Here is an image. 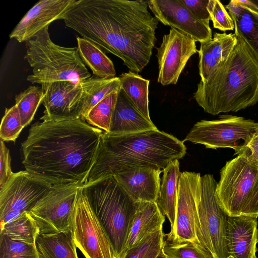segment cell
<instances>
[{"mask_svg": "<svg viewBox=\"0 0 258 258\" xmlns=\"http://www.w3.org/2000/svg\"><path fill=\"white\" fill-rule=\"evenodd\" d=\"M36 245L40 258H78L72 229L54 233H39Z\"/></svg>", "mask_w": 258, "mask_h": 258, "instance_id": "26", "label": "cell"}, {"mask_svg": "<svg viewBox=\"0 0 258 258\" xmlns=\"http://www.w3.org/2000/svg\"><path fill=\"white\" fill-rule=\"evenodd\" d=\"M234 155H242L258 169V121L255 122L252 134L242 144L240 150Z\"/></svg>", "mask_w": 258, "mask_h": 258, "instance_id": "37", "label": "cell"}, {"mask_svg": "<svg viewBox=\"0 0 258 258\" xmlns=\"http://www.w3.org/2000/svg\"><path fill=\"white\" fill-rule=\"evenodd\" d=\"M156 258H169L164 252L163 249Z\"/></svg>", "mask_w": 258, "mask_h": 258, "instance_id": "42", "label": "cell"}, {"mask_svg": "<svg viewBox=\"0 0 258 258\" xmlns=\"http://www.w3.org/2000/svg\"><path fill=\"white\" fill-rule=\"evenodd\" d=\"M237 42L234 34L216 32L212 39L200 43L198 52L201 81H207L213 72L225 63Z\"/></svg>", "mask_w": 258, "mask_h": 258, "instance_id": "20", "label": "cell"}, {"mask_svg": "<svg viewBox=\"0 0 258 258\" xmlns=\"http://www.w3.org/2000/svg\"><path fill=\"white\" fill-rule=\"evenodd\" d=\"M186 153L182 141L158 130L122 135L103 132L85 184L113 175L131 166L163 169L170 162L182 159Z\"/></svg>", "mask_w": 258, "mask_h": 258, "instance_id": "3", "label": "cell"}, {"mask_svg": "<svg viewBox=\"0 0 258 258\" xmlns=\"http://www.w3.org/2000/svg\"><path fill=\"white\" fill-rule=\"evenodd\" d=\"M217 184L212 175L201 176V191L197 203L199 240L214 258H227L226 231L228 216L219 203Z\"/></svg>", "mask_w": 258, "mask_h": 258, "instance_id": "7", "label": "cell"}, {"mask_svg": "<svg viewBox=\"0 0 258 258\" xmlns=\"http://www.w3.org/2000/svg\"><path fill=\"white\" fill-rule=\"evenodd\" d=\"M192 15L205 24L209 25L210 16L207 9L209 0H179Z\"/></svg>", "mask_w": 258, "mask_h": 258, "instance_id": "38", "label": "cell"}, {"mask_svg": "<svg viewBox=\"0 0 258 258\" xmlns=\"http://www.w3.org/2000/svg\"><path fill=\"white\" fill-rule=\"evenodd\" d=\"M82 186L79 190L73 216L75 244L86 258H116L105 232L83 192Z\"/></svg>", "mask_w": 258, "mask_h": 258, "instance_id": "13", "label": "cell"}, {"mask_svg": "<svg viewBox=\"0 0 258 258\" xmlns=\"http://www.w3.org/2000/svg\"><path fill=\"white\" fill-rule=\"evenodd\" d=\"M241 215L257 218L258 217V176Z\"/></svg>", "mask_w": 258, "mask_h": 258, "instance_id": "40", "label": "cell"}, {"mask_svg": "<svg viewBox=\"0 0 258 258\" xmlns=\"http://www.w3.org/2000/svg\"><path fill=\"white\" fill-rule=\"evenodd\" d=\"M165 236L160 229L125 249L118 258H156L163 249Z\"/></svg>", "mask_w": 258, "mask_h": 258, "instance_id": "32", "label": "cell"}, {"mask_svg": "<svg viewBox=\"0 0 258 258\" xmlns=\"http://www.w3.org/2000/svg\"><path fill=\"white\" fill-rule=\"evenodd\" d=\"M233 20L234 34L250 48L258 59V12L231 0L225 7Z\"/></svg>", "mask_w": 258, "mask_h": 258, "instance_id": "23", "label": "cell"}, {"mask_svg": "<svg viewBox=\"0 0 258 258\" xmlns=\"http://www.w3.org/2000/svg\"><path fill=\"white\" fill-rule=\"evenodd\" d=\"M158 130L152 120L144 116L121 89L112 115L109 131L122 135Z\"/></svg>", "mask_w": 258, "mask_h": 258, "instance_id": "21", "label": "cell"}, {"mask_svg": "<svg viewBox=\"0 0 258 258\" xmlns=\"http://www.w3.org/2000/svg\"><path fill=\"white\" fill-rule=\"evenodd\" d=\"M257 217L240 215L228 216L226 231L228 256L257 258Z\"/></svg>", "mask_w": 258, "mask_h": 258, "instance_id": "19", "label": "cell"}, {"mask_svg": "<svg viewBox=\"0 0 258 258\" xmlns=\"http://www.w3.org/2000/svg\"><path fill=\"white\" fill-rule=\"evenodd\" d=\"M227 258H234V257H232V256H228Z\"/></svg>", "mask_w": 258, "mask_h": 258, "instance_id": "43", "label": "cell"}, {"mask_svg": "<svg viewBox=\"0 0 258 258\" xmlns=\"http://www.w3.org/2000/svg\"><path fill=\"white\" fill-rule=\"evenodd\" d=\"M148 7L163 24L187 34L196 41L201 43L212 39L210 25L196 18L179 0H150Z\"/></svg>", "mask_w": 258, "mask_h": 258, "instance_id": "16", "label": "cell"}, {"mask_svg": "<svg viewBox=\"0 0 258 258\" xmlns=\"http://www.w3.org/2000/svg\"><path fill=\"white\" fill-rule=\"evenodd\" d=\"M255 122L230 114L217 119L196 122L182 141L204 145L206 148H231L236 153L253 132ZM234 153V154H235Z\"/></svg>", "mask_w": 258, "mask_h": 258, "instance_id": "8", "label": "cell"}, {"mask_svg": "<svg viewBox=\"0 0 258 258\" xmlns=\"http://www.w3.org/2000/svg\"><path fill=\"white\" fill-rule=\"evenodd\" d=\"M39 233L37 223L28 212L1 227L0 232L13 240L30 244H36Z\"/></svg>", "mask_w": 258, "mask_h": 258, "instance_id": "29", "label": "cell"}, {"mask_svg": "<svg viewBox=\"0 0 258 258\" xmlns=\"http://www.w3.org/2000/svg\"><path fill=\"white\" fill-rule=\"evenodd\" d=\"M118 77L121 89L138 110L151 120L149 110L150 81L131 71L123 73Z\"/></svg>", "mask_w": 258, "mask_h": 258, "instance_id": "28", "label": "cell"}, {"mask_svg": "<svg viewBox=\"0 0 258 258\" xmlns=\"http://www.w3.org/2000/svg\"><path fill=\"white\" fill-rule=\"evenodd\" d=\"M82 190L118 258L141 202H135L113 175L85 184Z\"/></svg>", "mask_w": 258, "mask_h": 258, "instance_id": "5", "label": "cell"}, {"mask_svg": "<svg viewBox=\"0 0 258 258\" xmlns=\"http://www.w3.org/2000/svg\"><path fill=\"white\" fill-rule=\"evenodd\" d=\"M162 170L151 166L125 167L113 176L136 202H156L159 194Z\"/></svg>", "mask_w": 258, "mask_h": 258, "instance_id": "18", "label": "cell"}, {"mask_svg": "<svg viewBox=\"0 0 258 258\" xmlns=\"http://www.w3.org/2000/svg\"><path fill=\"white\" fill-rule=\"evenodd\" d=\"M44 93L42 104L44 107L42 121H62L80 118V84L69 80L43 83Z\"/></svg>", "mask_w": 258, "mask_h": 258, "instance_id": "15", "label": "cell"}, {"mask_svg": "<svg viewBox=\"0 0 258 258\" xmlns=\"http://www.w3.org/2000/svg\"><path fill=\"white\" fill-rule=\"evenodd\" d=\"M119 91H115L110 93L99 102L91 110L85 121L103 132H109L112 115Z\"/></svg>", "mask_w": 258, "mask_h": 258, "instance_id": "31", "label": "cell"}, {"mask_svg": "<svg viewBox=\"0 0 258 258\" xmlns=\"http://www.w3.org/2000/svg\"><path fill=\"white\" fill-rule=\"evenodd\" d=\"M23 128L17 106L6 108L0 126L1 140L15 142Z\"/></svg>", "mask_w": 258, "mask_h": 258, "instance_id": "35", "label": "cell"}, {"mask_svg": "<svg viewBox=\"0 0 258 258\" xmlns=\"http://www.w3.org/2000/svg\"><path fill=\"white\" fill-rule=\"evenodd\" d=\"M103 132L77 118L43 120L21 144L25 170L52 185L85 184Z\"/></svg>", "mask_w": 258, "mask_h": 258, "instance_id": "2", "label": "cell"}, {"mask_svg": "<svg viewBox=\"0 0 258 258\" xmlns=\"http://www.w3.org/2000/svg\"><path fill=\"white\" fill-rule=\"evenodd\" d=\"M51 186L26 170L14 173L0 190V227L30 211Z\"/></svg>", "mask_w": 258, "mask_h": 258, "instance_id": "11", "label": "cell"}, {"mask_svg": "<svg viewBox=\"0 0 258 258\" xmlns=\"http://www.w3.org/2000/svg\"><path fill=\"white\" fill-rule=\"evenodd\" d=\"M0 258H40L36 244L14 240L0 234Z\"/></svg>", "mask_w": 258, "mask_h": 258, "instance_id": "33", "label": "cell"}, {"mask_svg": "<svg viewBox=\"0 0 258 258\" xmlns=\"http://www.w3.org/2000/svg\"><path fill=\"white\" fill-rule=\"evenodd\" d=\"M11 158L9 150L1 140L0 144V188H2L14 172L11 167Z\"/></svg>", "mask_w": 258, "mask_h": 258, "instance_id": "39", "label": "cell"}, {"mask_svg": "<svg viewBox=\"0 0 258 258\" xmlns=\"http://www.w3.org/2000/svg\"><path fill=\"white\" fill-rule=\"evenodd\" d=\"M225 63L206 82L198 84L194 97L213 115L237 112L258 102V59L239 37Z\"/></svg>", "mask_w": 258, "mask_h": 258, "instance_id": "4", "label": "cell"}, {"mask_svg": "<svg viewBox=\"0 0 258 258\" xmlns=\"http://www.w3.org/2000/svg\"><path fill=\"white\" fill-rule=\"evenodd\" d=\"M238 1L249 8L258 12V0H238Z\"/></svg>", "mask_w": 258, "mask_h": 258, "instance_id": "41", "label": "cell"}, {"mask_svg": "<svg viewBox=\"0 0 258 258\" xmlns=\"http://www.w3.org/2000/svg\"><path fill=\"white\" fill-rule=\"evenodd\" d=\"M79 55L86 66L97 77H115L113 62L98 45L83 37H77Z\"/></svg>", "mask_w": 258, "mask_h": 258, "instance_id": "27", "label": "cell"}, {"mask_svg": "<svg viewBox=\"0 0 258 258\" xmlns=\"http://www.w3.org/2000/svg\"><path fill=\"white\" fill-rule=\"evenodd\" d=\"M207 9L214 28L223 31L234 29L233 20L220 1L209 0Z\"/></svg>", "mask_w": 258, "mask_h": 258, "instance_id": "36", "label": "cell"}, {"mask_svg": "<svg viewBox=\"0 0 258 258\" xmlns=\"http://www.w3.org/2000/svg\"><path fill=\"white\" fill-rule=\"evenodd\" d=\"M196 41L187 34L171 28L157 48V82L163 86L175 85L189 58L198 52Z\"/></svg>", "mask_w": 258, "mask_h": 258, "instance_id": "14", "label": "cell"}, {"mask_svg": "<svg viewBox=\"0 0 258 258\" xmlns=\"http://www.w3.org/2000/svg\"><path fill=\"white\" fill-rule=\"evenodd\" d=\"M148 8V1L78 0L63 20L138 74L148 64L157 40L159 21Z\"/></svg>", "mask_w": 258, "mask_h": 258, "instance_id": "1", "label": "cell"}, {"mask_svg": "<svg viewBox=\"0 0 258 258\" xmlns=\"http://www.w3.org/2000/svg\"><path fill=\"white\" fill-rule=\"evenodd\" d=\"M201 178L199 173L181 172L178 185L174 225L166 235L167 241L178 244L190 241L201 244L197 211L201 191Z\"/></svg>", "mask_w": 258, "mask_h": 258, "instance_id": "12", "label": "cell"}, {"mask_svg": "<svg viewBox=\"0 0 258 258\" xmlns=\"http://www.w3.org/2000/svg\"><path fill=\"white\" fill-rule=\"evenodd\" d=\"M77 0H41L24 15L10 34L11 39L26 42L52 22L63 20Z\"/></svg>", "mask_w": 258, "mask_h": 258, "instance_id": "17", "label": "cell"}, {"mask_svg": "<svg viewBox=\"0 0 258 258\" xmlns=\"http://www.w3.org/2000/svg\"><path fill=\"white\" fill-rule=\"evenodd\" d=\"M165 220V215L156 202H141L132 225L125 250L162 229Z\"/></svg>", "mask_w": 258, "mask_h": 258, "instance_id": "22", "label": "cell"}, {"mask_svg": "<svg viewBox=\"0 0 258 258\" xmlns=\"http://www.w3.org/2000/svg\"><path fill=\"white\" fill-rule=\"evenodd\" d=\"M81 184L52 185L49 191L28 212L40 234L72 229L73 213Z\"/></svg>", "mask_w": 258, "mask_h": 258, "instance_id": "10", "label": "cell"}, {"mask_svg": "<svg viewBox=\"0 0 258 258\" xmlns=\"http://www.w3.org/2000/svg\"><path fill=\"white\" fill-rule=\"evenodd\" d=\"M162 172L163 174L156 203L163 214L167 217L171 230L175 222L178 185L181 174L179 160L170 162Z\"/></svg>", "mask_w": 258, "mask_h": 258, "instance_id": "25", "label": "cell"}, {"mask_svg": "<svg viewBox=\"0 0 258 258\" xmlns=\"http://www.w3.org/2000/svg\"><path fill=\"white\" fill-rule=\"evenodd\" d=\"M257 239H258V229H257Z\"/></svg>", "mask_w": 258, "mask_h": 258, "instance_id": "44", "label": "cell"}, {"mask_svg": "<svg viewBox=\"0 0 258 258\" xmlns=\"http://www.w3.org/2000/svg\"><path fill=\"white\" fill-rule=\"evenodd\" d=\"M49 26L26 42L24 59L32 68L27 80L32 84L69 80L80 84L91 77L77 47H67L50 39Z\"/></svg>", "mask_w": 258, "mask_h": 258, "instance_id": "6", "label": "cell"}, {"mask_svg": "<svg viewBox=\"0 0 258 258\" xmlns=\"http://www.w3.org/2000/svg\"><path fill=\"white\" fill-rule=\"evenodd\" d=\"M44 93L41 88L30 86L16 95L15 104L17 106L24 127L33 119L35 113L42 103Z\"/></svg>", "mask_w": 258, "mask_h": 258, "instance_id": "30", "label": "cell"}, {"mask_svg": "<svg viewBox=\"0 0 258 258\" xmlns=\"http://www.w3.org/2000/svg\"><path fill=\"white\" fill-rule=\"evenodd\" d=\"M163 250L169 258H214L203 245L190 241L178 244L165 240Z\"/></svg>", "mask_w": 258, "mask_h": 258, "instance_id": "34", "label": "cell"}, {"mask_svg": "<svg viewBox=\"0 0 258 258\" xmlns=\"http://www.w3.org/2000/svg\"><path fill=\"white\" fill-rule=\"evenodd\" d=\"M79 100L80 118L85 119L91 110L110 93L121 90L118 77L102 78L91 77L81 83Z\"/></svg>", "mask_w": 258, "mask_h": 258, "instance_id": "24", "label": "cell"}, {"mask_svg": "<svg viewBox=\"0 0 258 258\" xmlns=\"http://www.w3.org/2000/svg\"><path fill=\"white\" fill-rule=\"evenodd\" d=\"M258 176V169L244 157L237 155L221 169L216 192L228 216L241 215Z\"/></svg>", "mask_w": 258, "mask_h": 258, "instance_id": "9", "label": "cell"}]
</instances>
